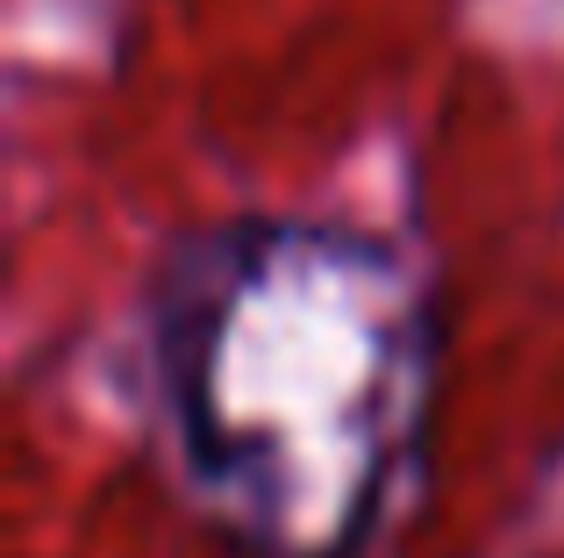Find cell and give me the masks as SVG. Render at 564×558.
Here are the masks:
<instances>
[{
    "mask_svg": "<svg viewBox=\"0 0 564 558\" xmlns=\"http://www.w3.org/2000/svg\"><path fill=\"white\" fill-rule=\"evenodd\" d=\"M436 373V279L350 215H207L143 279L158 437L236 558L372 551L422 465Z\"/></svg>",
    "mask_w": 564,
    "mask_h": 558,
    "instance_id": "6da1fadb",
    "label": "cell"
}]
</instances>
